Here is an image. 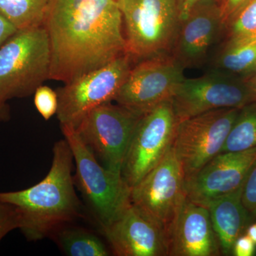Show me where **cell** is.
I'll use <instances>...</instances> for the list:
<instances>
[{"label":"cell","mask_w":256,"mask_h":256,"mask_svg":"<svg viewBox=\"0 0 256 256\" xmlns=\"http://www.w3.org/2000/svg\"><path fill=\"white\" fill-rule=\"evenodd\" d=\"M122 24L116 0H50V79L68 84L126 54Z\"/></svg>","instance_id":"cell-1"},{"label":"cell","mask_w":256,"mask_h":256,"mask_svg":"<svg viewBox=\"0 0 256 256\" xmlns=\"http://www.w3.org/2000/svg\"><path fill=\"white\" fill-rule=\"evenodd\" d=\"M74 163L72 149L64 138L54 146L50 172L40 182L20 191L0 192V202L16 210L18 229L30 242L50 236L80 216Z\"/></svg>","instance_id":"cell-2"},{"label":"cell","mask_w":256,"mask_h":256,"mask_svg":"<svg viewBox=\"0 0 256 256\" xmlns=\"http://www.w3.org/2000/svg\"><path fill=\"white\" fill-rule=\"evenodd\" d=\"M50 66L44 25L18 30L0 46V104L34 94L50 79Z\"/></svg>","instance_id":"cell-3"},{"label":"cell","mask_w":256,"mask_h":256,"mask_svg":"<svg viewBox=\"0 0 256 256\" xmlns=\"http://www.w3.org/2000/svg\"><path fill=\"white\" fill-rule=\"evenodd\" d=\"M60 128L73 153L75 186L88 204L101 228H106L132 203V188L122 174L107 169L99 162L74 128Z\"/></svg>","instance_id":"cell-4"},{"label":"cell","mask_w":256,"mask_h":256,"mask_svg":"<svg viewBox=\"0 0 256 256\" xmlns=\"http://www.w3.org/2000/svg\"><path fill=\"white\" fill-rule=\"evenodd\" d=\"M133 62L170 54L180 26L178 0H116Z\"/></svg>","instance_id":"cell-5"},{"label":"cell","mask_w":256,"mask_h":256,"mask_svg":"<svg viewBox=\"0 0 256 256\" xmlns=\"http://www.w3.org/2000/svg\"><path fill=\"white\" fill-rule=\"evenodd\" d=\"M240 109L208 111L178 122L172 148L185 181L222 152Z\"/></svg>","instance_id":"cell-6"},{"label":"cell","mask_w":256,"mask_h":256,"mask_svg":"<svg viewBox=\"0 0 256 256\" xmlns=\"http://www.w3.org/2000/svg\"><path fill=\"white\" fill-rule=\"evenodd\" d=\"M132 63V58L126 54L60 88L56 90V116L60 127L75 128L88 112L114 100Z\"/></svg>","instance_id":"cell-7"},{"label":"cell","mask_w":256,"mask_h":256,"mask_svg":"<svg viewBox=\"0 0 256 256\" xmlns=\"http://www.w3.org/2000/svg\"><path fill=\"white\" fill-rule=\"evenodd\" d=\"M142 116L108 102L88 112L74 129L102 166L122 174L128 146Z\"/></svg>","instance_id":"cell-8"},{"label":"cell","mask_w":256,"mask_h":256,"mask_svg":"<svg viewBox=\"0 0 256 256\" xmlns=\"http://www.w3.org/2000/svg\"><path fill=\"white\" fill-rule=\"evenodd\" d=\"M178 120L171 99L143 114L128 146L122 176L131 188L159 164L172 146Z\"/></svg>","instance_id":"cell-9"},{"label":"cell","mask_w":256,"mask_h":256,"mask_svg":"<svg viewBox=\"0 0 256 256\" xmlns=\"http://www.w3.org/2000/svg\"><path fill=\"white\" fill-rule=\"evenodd\" d=\"M255 101L246 79L210 70L198 78H185L171 98L178 122L208 111L240 109Z\"/></svg>","instance_id":"cell-10"},{"label":"cell","mask_w":256,"mask_h":256,"mask_svg":"<svg viewBox=\"0 0 256 256\" xmlns=\"http://www.w3.org/2000/svg\"><path fill=\"white\" fill-rule=\"evenodd\" d=\"M184 69L170 54L140 60L132 66L114 101L143 116L172 98L184 80Z\"/></svg>","instance_id":"cell-11"},{"label":"cell","mask_w":256,"mask_h":256,"mask_svg":"<svg viewBox=\"0 0 256 256\" xmlns=\"http://www.w3.org/2000/svg\"><path fill=\"white\" fill-rule=\"evenodd\" d=\"M184 174L172 146L162 160L131 190V202L165 229L186 197Z\"/></svg>","instance_id":"cell-12"},{"label":"cell","mask_w":256,"mask_h":256,"mask_svg":"<svg viewBox=\"0 0 256 256\" xmlns=\"http://www.w3.org/2000/svg\"><path fill=\"white\" fill-rule=\"evenodd\" d=\"M225 28L216 0H200L180 21L170 54L184 68L201 67Z\"/></svg>","instance_id":"cell-13"},{"label":"cell","mask_w":256,"mask_h":256,"mask_svg":"<svg viewBox=\"0 0 256 256\" xmlns=\"http://www.w3.org/2000/svg\"><path fill=\"white\" fill-rule=\"evenodd\" d=\"M256 161V148L222 152L184 182L186 198L205 206L208 202L242 188Z\"/></svg>","instance_id":"cell-14"},{"label":"cell","mask_w":256,"mask_h":256,"mask_svg":"<svg viewBox=\"0 0 256 256\" xmlns=\"http://www.w3.org/2000/svg\"><path fill=\"white\" fill-rule=\"evenodd\" d=\"M102 230L114 255L168 256L166 229L132 203Z\"/></svg>","instance_id":"cell-15"},{"label":"cell","mask_w":256,"mask_h":256,"mask_svg":"<svg viewBox=\"0 0 256 256\" xmlns=\"http://www.w3.org/2000/svg\"><path fill=\"white\" fill-rule=\"evenodd\" d=\"M168 256L222 255L206 207L185 198L166 229Z\"/></svg>","instance_id":"cell-16"},{"label":"cell","mask_w":256,"mask_h":256,"mask_svg":"<svg viewBox=\"0 0 256 256\" xmlns=\"http://www.w3.org/2000/svg\"><path fill=\"white\" fill-rule=\"evenodd\" d=\"M242 188L215 198L205 206L210 212L222 255L232 256L234 242L246 233L252 218L242 202Z\"/></svg>","instance_id":"cell-17"},{"label":"cell","mask_w":256,"mask_h":256,"mask_svg":"<svg viewBox=\"0 0 256 256\" xmlns=\"http://www.w3.org/2000/svg\"><path fill=\"white\" fill-rule=\"evenodd\" d=\"M207 64V70L248 80L256 72V37H229Z\"/></svg>","instance_id":"cell-18"},{"label":"cell","mask_w":256,"mask_h":256,"mask_svg":"<svg viewBox=\"0 0 256 256\" xmlns=\"http://www.w3.org/2000/svg\"><path fill=\"white\" fill-rule=\"evenodd\" d=\"M52 236H56L58 246L67 256H109L105 244L95 234L84 229L66 228L64 226Z\"/></svg>","instance_id":"cell-19"},{"label":"cell","mask_w":256,"mask_h":256,"mask_svg":"<svg viewBox=\"0 0 256 256\" xmlns=\"http://www.w3.org/2000/svg\"><path fill=\"white\" fill-rule=\"evenodd\" d=\"M50 0H0V14L18 28L42 26Z\"/></svg>","instance_id":"cell-20"},{"label":"cell","mask_w":256,"mask_h":256,"mask_svg":"<svg viewBox=\"0 0 256 256\" xmlns=\"http://www.w3.org/2000/svg\"><path fill=\"white\" fill-rule=\"evenodd\" d=\"M254 148H256V101L240 109L222 152L245 151Z\"/></svg>","instance_id":"cell-21"},{"label":"cell","mask_w":256,"mask_h":256,"mask_svg":"<svg viewBox=\"0 0 256 256\" xmlns=\"http://www.w3.org/2000/svg\"><path fill=\"white\" fill-rule=\"evenodd\" d=\"M230 38L256 37V0H252L226 25Z\"/></svg>","instance_id":"cell-22"},{"label":"cell","mask_w":256,"mask_h":256,"mask_svg":"<svg viewBox=\"0 0 256 256\" xmlns=\"http://www.w3.org/2000/svg\"><path fill=\"white\" fill-rule=\"evenodd\" d=\"M34 105L43 118L48 120L56 114L58 100L56 92L47 86L37 88L34 92Z\"/></svg>","instance_id":"cell-23"},{"label":"cell","mask_w":256,"mask_h":256,"mask_svg":"<svg viewBox=\"0 0 256 256\" xmlns=\"http://www.w3.org/2000/svg\"><path fill=\"white\" fill-rule=\"evenodd\" d=\"M242 202L252 220L256 218V161L249 172L242 190Z\"/></svg>","instance_id":"cell-24"},{"label":"cell","mask_w":256,"mask_h":256,"mask_svg":"<svg viewBox=\"0 0 256 256\" xmlns=\"http://www.w3.org/2000/svg\"><path fill=\"white\" fill-rule=\"evenodd\" d=\"M18 228V218L16 210L8 204L0 202V242L10 232Z\"/></svg>","instance_id":"cell-25"},{"label":"cell","mask_w":256,"mask_h":256,"mask_svg":"<svg viewBox=\"0 0 256 256\" xmlns=\"http://www.w3.org/2000/svg\"><path fill=\"white\" fill-rule=\"evenodd\" d=\"M225 26L252 0H216Z\"/></svg>","instance_id":"cell-26"},{"label":"cell","mask_w":256,"mask_h":256,"mask_svg":"<svg viewBox=\"0 0 256 256\" xmlns=\"http://www.w3.org/2000/svg\"><path fill=\"white\" fill-rule=\"evenodd\" d=\"M256 244L246 234L239 236L234 242L232 255L235 256H252L256 252Z\"/></svg>","instance_id":"cell-27"},{"label":"cell","mask_w":256,"mask_h":256,"mask_svg":"<svg viewBox=\"0 0 256 256\" xmlns=\"http://www.w3.org/2000/svg\"><path fill=\"white\" fill-rule=\"evenodd\" d=\"M18 30L12 24L0 14V46Z\"/></svg>","instance_id":"cell-28"},{"label":"cell","mask_w":256,"mask_h":256,"mask_svg":"<svg viewBox=\"0 0 256 256\" xmlns=\"http://www.w3.org/2000/svg\"><path fill=\"white\" fill-rule=\"evenodd\" d=\"M200 0H182L181 6H180V20H184L188 16L190 10L194 8V5L200 2Z\"/></svg>","instance_id":"cell-29"},{"label":"cell","mask_w":256,"mask_h":256,"mask_svg":"<svg viewBox=\"0 0 256 256\" xmlns=\"http://www.w3.org/2000/svg\"><path fill=\"white\" fill-rule=\"evenodd\" d=\"M10 108L6 104H0V122L9 120Z\"/></svg>","instance_id":"cell-30"},{"label":"cell","mask_w":256,"mask_h":256,"mask_svg":"<svg viewBox=\"0 0 256 256\" xmlns=\"http://www.w3.org/2000/svg\"><path fill=\"white\" fill-rule=\"evenodd\" d=\"M246 234L249 237L256 245V222L249 224L246 230Z\"/></svg>","instance_id":"cell-31"},{"label":"cell","mask_w":256,"mask_h":256,"mask_svg":"<svg viewBox=\"0 0 256 256\" xmlns=\"http://www.w3.org/2000/svg\"><path fill=\"white\" fill-rule=\"evenodd\" d=\"M248 80L250 88H252V90L254 92L256 97V72L252 74V76L250 77V78L248 79Z\"/></svg>","instance_id":"cell-32"},{"label":"cell","mask_w":256,"mask_h":256,"mask_svg":"<svg viewBox=\"0 0 256 256\" xmlns=\"http://www.w3.org/2000/svg\"><path fill=\"white\" fill-rule=\"evenodd\" d=\"M178 2H180V6H181L182 2V0H178Z\"/></svg>","instance_id":"cell-33"}]
</instances>
